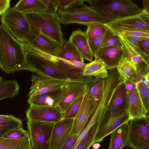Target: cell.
Listing matches in <instances>:
<instances>
[{"label":"cell","mask_w":149,"mask_h":149,"mask_svg":"<svg viewBox=\"0 0 149 149\" xmlns=\"http://www.w3.org/2000/svg\"><path fill=\"white\" fill-rule=\"evenodd\" d=\"M0 67L7 73H13L26 68L22 44L2 24L0 26Z\"/></svg>","instance_id":"1"},{"label":"cell","mask_w":149,"mask_h":149,"mask_svg":"<svg viewBox=\"0 0 149 149\" xmlns=\"http://www.w3.org/2000/svg\"><path fill=\"white\" fill-rule=\"evenodd\" d=\"M31 29L40 31L61 45L66 41L58 13L47 12L24 13Z\"/></svg>","instance_id":"2"},{"label":"cell","mask_w":149,"mask_h":149,"mask_svg":"<svg viewBox=\"0 0 149 149\" xmlns=\"http://www.w3.org/2000/svg\"><path fill=\"white\" fill-rule=\"evenodd\" d=\"M87 1L92 8L111 20L136 15L143 11L131 0H87Z\"/></svg>","instance_id":"3"},{"label":"cell","mask_w":149,"mask_h":149,"mask_svg":"<svg viewBox=\"0 0 149 149\" xmlns=\"http://www.w3.org/2000/svg\"><path fill=\"white\" fill-rule=\"evenodd\" d=\"M58 13L61 23L66 25L78 23L87 26L97 23L105 24L111 20L91 6L84 3L72 9L58 10Z\"/></svg>","instance_id":"4"},{"label":"cell","mask_w":149,"mask_h":149,"mask_svg":"<svg viewBox=\"0 0 149 149\" xmlns=\"http://www.w3.org/2000/svg\"><path fill=\"white\" fill-rule=\"evenodd\" d=\"M1 21L18 42L22 44L27 43L31 29L24 13L15 7L10 8L1 16Z\"/></svg>","instance_id":"5"},{"label":"cell","mask_w":149,"mask_h":149,"mask_svg":"<svg viewBox=\"0 0 149 149\" xmlns=\"http://www.w3.org/2000/svg\"><path fill=\"white\" fill-rule=\"evenodd\" d=\"M105 24L116 34L125 31L149 33V11L143 10L139 14L111 19Z\"/></svg>","instance_id":"6"},{"label":"cell","mask_w":149,"mask_h":149,"mask_svg":"<svg viewBox=\"0 0 149 149\" xmlns=\"http://www.w3.org/2000/svg\"><path fill=\"white\" fill-rule=\"evenodd\" d=\"M128 145L133 149H149V121L146 117L131 119Z\"/></svg>","instance_id":"7"},{"label":"cell","mask_w":149,"mask_h":149,"mask_svg":"<svg viewBox=\"0 0 149 149\" xmlns=\"http://www.w3.org/2000/svg\"><path fill=\"white\" fill-rule=\"evenodd\" d=\"M54 124L28 120L27 127L33 149H50Z\"/></svg>","instance_id":"8"},{"label":"cell","mask_w":149,"mask_h":149,"mask_svg":"<svg viewBox=\"0 0 149 149\" xmlns=\"http://www.w3.org/2000/svg\"><path fill=\"white\" fill-rule=\"evenodd\" d=\"M130 120L127 110L116 113H109L106 110L98 123L92 145L102 141L105 137Z\"/></svg>","instance_id":"9"},{"label":"cell","mask_w":149,"mask_h":149,"mask_svg":"<svg viewBox=\"0 0 149 149\" xmlns=\"http://www.w3.org/2000/svg\"><path fill=\"white\" fill-rule=\"evenodd\" d=\"M98 103L85 93L80 109L74 119L70 136L75 134L80 135L89 121Z\"/></svg>","instance_id":"10"},{"label":"cell","mask_w":149,"mask_h":149,"mask_svg":"<svg viewBox=\"0 0 149 149\" xmlns=\"http://www.w3.org/2000/svg\"><path fill=\"white\" fill-rule=\"evenodd\" d=\"M65 112L58 105L52 107L30 106L26 112L28 120L55 123L63 119Z\"/></svg>","instance_id":"11"},{"label":"cell","mask_w":149,"mask_h":149,"mask_svg":"<svg viewBox=\"0 0 149 149\" xmlns=\"http://www.w3.org/2000/svg\"><path fill=\"white\" fill-rule=\"evenodd\" d=\"M31 85L28 95L29 97L62 88L66 81L36 74L31 77Z\"/></svg>","instance_id":"12"},{"label":"cell","mask_w":149,"mask_h":149,"mask_svg":"<svg viewBox=\"0 0 149 149\" xmlns=\"http://www.w3.org/2000/svg\"><path fill=\"white\" fill-rule=\"evenodd\" d=\"M87 88L85 82L66 81L63 88V93L58 106L65 112L73 102L85 95Z\"/></svg>","instance_id":"13"},{"label":"cell","mask_w":149,"mask_h":149,"mask_svg":"<svg viewBox=\"0 0 149 149\" xmlns=\"http://www.w3.org/2000/svg\"><path fill=\"white\" fill-rule=\"evenodd\" d=\"M27 44L46 54L55 56L61 45L40 31L31 29Z\"/></svg>","instance_id":"14"},{"label":"cell","mask_w":149,"mask_h":149,"mask_svg":"<svg viewBox=\"0 0 149 149\" xmlns=\"http://www.w3.org/2000/svg\"><path fill=\"white\" fill-rule=\"evenodd\" d=\"M73 119H63L54 124L50 141V149H61L70 136Z\"/></svg>","instance_id":"15"},{"label":"cell","mask_w":149,"mask_h":149,"mask_svg":"<svg viewBox=\"0 0 149 149\" xmlns=\"http://www.w3.org/2000/svg\"><path fill=\"white\" fill-rule=\"evenodd\" d=\"M94 56L95 59L102 61L108 70L116 68L125 57L122 46L102 47Z\"/></svg>","instance_id":"16"},{"label":"cell","mask_w":149,"mask_h":149,"mask_svg":"<svg viewBox=\"0 0 149 149\" xmlns=\"http://www.w3.org/2000/svg\"><path fill=\"white\" fill-rule=\"evenodd\" d=\"M127 93L125 82L117 86L111 97L106 111L112 113H119L127 110Z\"/></svg>","instance_id":"17"},{"label":"cell","mask_w":149,"mask_h":149,"mask_svg":"<svg viewBox=\"0 0 149 149\" xmlns=\"http://www.w3.org/2000/svg\"><path fill=\"white\" fill-rule=\"evenodd\" d=\"M63 91V88L40 95L29 97L28 102L30 106L52 107L58 105Z\"/></svg>","instance_id":"18"},{"label":"cell","mask_w":149,"mask_h":149,"mask_svg":"<svg viewBox=\"0 0 149 149\" xmlns=\"http://www.w3.org/2000/svg\"><path fill=\"white\" fill-rule=\"evenodd\" d=\"M127 111L130 119L146 117L148 112L143 104L137 87L127 92Z\"/></svg>","instance_id":"19"},{"label":"cell","mask_w":149,"mask_h":149,"mask_svg":"<svg viewBox=\"0 0 149 149\" xmlns=\"http://www.w3.org/2000/svg\"><path fill=\"white\" fill-rule=\"evenodd\" d=\"M77 47L84 59L92 62L94 57L85 32L78 29L72 32L69 40Z\"/></svg>","instance_id":"20"},{"label":"cell","mask_w":149,"mask_h":149,"mask_svg":"<svg viewBox=\"0 0 149 149\" xmlns=\"http://www.w3.org/2000/svg\"><path fill=\"white\" fill-rule=\"evenodd\" d=\"M129 123L121 125L111 134L108 149H122L128 145Z\"/></svg>","instance_id":"21"},{"label":"cell","mask_w":149,"mask_h":149,"mask_svg":"<svg viewBox=\"0 0 149 149\" xmlns=\"http://www.w3.org/2000/svg\"><path fill=\"white\" fill-rule=\"evenodd\" d=\"M116 68L121 81L129 80L137 83L140 81L135 68L126 57Z\"/></svg>","instance_id":"22"},{"label":"cell","mask_w":149,"mask_h":149,"mask_svg":"<svg viewBox=\"0 0 149 149\" xmlns=\"http://www.w3.org/2000/svg\"><path fill=\"white\" fill-rule=\"evenodd\" d=\"M108 72L106 65L102 61L95 59L87 63L84 69L83 75L84 76L105 79L108 77Z\"/></svg>","instance_id":"23"},{"label":"cell","mask_w":149,"mask_h":149,"mask_svg":"<svg viewBox=\"0 0 149 149\" xmlns=\"http://www.w3.org/2000/svg\"><path fill=\"white\" fill-rule=\"evenodd\" d=\"M55 56L67 61L77 60L84 63V59L79 51L69 40L61 45Z\"/></svg>","instance_id":"24"},{"label":"cell","mask_w":149,"mask_h":149,"mask_svg":"<svg viewBox=\"0 0 149 149\" xmlns=\"http://www.w3.org/2000/svg\"><path fill=\"white\" fill-rule=\"evenodd\" d=\"M104 79L93 77L86 83L87 88L86 93L98 104L103 95Z\"/></svg>","instance_id":"25"},{"label":"cell","mask_w":149,"mask_h":149,"mask_svg":"<svg viewBox=\"0 0 149 149\" xmlns=\"http://www.w3.org/2000/svg\"><path fill=\"white\" fill-rule=\"evenodd\" d=\"M15 7L24 13L45 12L47 10L41 0H21Z\"/></svg>","instance_id":"26"},{"label":"cell","mask_w":149,"mask_h":149,"mask_svg":"<svg viewBox=\"0 0 149 149\" xmlns=\"http://www.w3.org/2000/svg\"><path fill=\"white\" fill-rule=\"evenodd\" d=\"M19 85L16 80H3L0 78V100L11 98L18 95Z\"/></svg>","instance_id":"27"},{"label":"cell","mask_w":149,"mask_h":149,"mask_svg":"<svg viewBox=\"0 0 149 149\" xmlns=\"http://www.w3.org/2000/svg\"><path fill=\"white\" fill-rule=\"evenodd\" d=\"M22 120L10 115H0V137L9 131L22 127Z\"/></svg>","instance_id":"28"},{"label":"cell","mask_w":149,"mask_h":149,"mask_svg":"<svg viewBox=\"0 0 149 149\" xmlns=\"http://www.w3.org/2000/svg\"><path fill=\"white\" fill-rule=\"evenodd\" d=\"M0 149H33L29 136L17 139L0 138Z\"/></svg>","instance_id":"29"},{"label":"cell","mask_w":149,"mask_h":149,"mask_svg":"<svg viewBox=\"0 0 149 149\" xmlns=\"http://www.w3.org/2000/svg\"><path fill=\"white\" fill-rule=\"evenodd\" d=\"M86 26L87 29L85 33L89 42L93 41L109 29L105 24L101 23H92Z\"/></svg>","instance_id":"30"},{"label":"cell","mask_w":149,"mask_h":149,"mask_svg":"<svg viewBox=\"0 0 149 149\" xmlns=\"http://www.w3.org/2000/svg\"><path fill=\"white\" fill-rule=\"evenodd\" d=\"M136 87L143 104L146 111H149V84L144 78L136 83Z\"/></svg>","instance_id":"31"},{"label":"cell","mask_w":149,"mask_h":149,"mask_svg":"<svg viewBox=\"0 0 149 149\" xmlns=\"http://www.w3.org/2000/svg\"><path fill=\"white\" fill-rule=\"evenodd\" d=\"M98 123H96L91 127L86 136L81 141L74 149H88L92 145Z\"/></svg>","instance_id":"32"},{"label":"cell","mask_w":149,"mask_h":149,"mask_svg":"<svg viewBox=\"0 0 149 149\" xmlns=\"http://www.w3.org/2000/svg\"><path fill=\"white\" fill-rule=\"evenodd\" d=\"M113 33L109 29L104 34L93 41L89 42L92 54L94 56L96 53L101 48L103 45Z\"/></svg>","instance_id":"33"},{"label":"cell","mask_w":149,"mask_h":149,"mask_svg":"<svg viewBox=\"0 0 149 149\" xmlns=\"http://www.w3.org/2000/svg\"><path fill=\"white\" fill-rule=\"evenodd\" d=\"M84 95L79 98L70 106L65 112L63 119H74L81 107Z\"/></svg>","instance_id":"34"},{"label":"cell","mask_w":149,"mask_h":149,"mask_svg":"<svg viewBox=\"0 0 149 149\" xmlns=\"http://www.w3.org/2000/svg\"><path fill=\"white\" fill-rule=\"evenodd\" d=\"M29 136V132L22 127L7 132L0 138L9 139H17L25 138Z\"/></svg>","instance_id":"35"},{"label":"cell","mask_w":149,"mask_h":149,"mask_svg":"<svg viewBox=\"0 0 149 149\" xmlns=\"http://www.w3.org/2000/svg\"><path fill=\"white\" fill-rule=\"evenodd\" d=\"M87 0H58V10H67L81 6Z\"/></svg>","instance_id":"36"},{"label":"cell","mask_w":149,"mask_h":149,"mask_svg":"<svg viewBox=\"0 0 149 149\" xmlns=\"http://www.w3.org/2000/svg\"><path fill=\"white\" fill-rule=\"evenodd\" d=\"M47 7L46 12L53 14H58V0H41Z\"/></svg>","instance_id":"37"},{"label":"cell","mask_w":149,"mask_h":149,"mask_svg":"<svg viewBox=\"0 0 149 149\" xmlns=\"http://www.w3.org/2000/svg\"><path fill=\"white\" fill-rule=\"evenodd\" d=\"M114 46H122V43L118 36L113 33L107 40L102 47Z\"/></svg>","instance_id":"38"},{"label":"cell","mask_w":149,"mask_h":149,"mask_svg":"<svg viewBox=\"0 0 149 149\" xmlns=\"http://www.w3.org/2000/svg\"><path fill=\"white\" fill-rule=\"evenodd\" d=\"M139 49L149 60V39L143 40L139 42Z\"/></svg>","instance_id":"39"},{"label":"cell","mask_w":149,"mask_h":149,"mask_svg":"<svg viewBox=\"0 0 149 149\" xmlns=\"http://www.w3.org/2000/svg\"><path fill=\"white\" fill-rule=\"evenodd\" d=\"M79 136L80 135L78 134H75L70 136L61 149H71Z\"/></svg>","instance_id":"40"},{"label":"cell","mask_w":149,"mask_h":149,"mask_svg":"<svg viewBox=\"0 0 149 149\" xmlns=\"http://www.w3.org/2000/svg\"><path fill=\"white\" fill-rule=\"evenodd\" d=\"M10 0H0V15L1 16L9 9Z\"/></svg>","instance_id":"41"},{"label":"cell","mask_w":149,"mask_h":149,"mask_svg":"<svg viewBox=\"0 0 149 149\" xmlns=\"http://www.w3.org/2000/svg\"><path fill=\"white\" fill-rule=\"evenodd\" d=\"M119 33H121L125 35H131L144 38H149V33L146 32L125 31Z\"/></svg>","instance_id":"42"},{"label":"cell","mask_w":149,"mask_h":149,"mask_svg":"<svg viewBox=\"0 0 149 149\" xmlns=\"http://www.w3.org/2000/svg\"><path fill=\"white\" fill-rule=\"evenodd\" d=\"M125 87L127 91H130L133 88L136 86V83L131 80H127L125 81Z\"/></svg>","instance_id":"43"},{"label":"cell","mask_w":149,"mask_h":149,"mask_svg":"<svg viewBox=\"0 0 149 149\" xmlns=\"http://www.w3.org/2000/svg\"><path fill=\"white\" fill-rule=\"evenodd\" d=\"M143 6V10L149 11V0H143L142 1Z\"/></svg>","instance_id":"44"},{"label":"cell","mask_w":149,"mask_h":149,"mask_svg":"<svg viewBox=\"0 0 149 149\" xmlns=\"http://www.w3.org/2000/svg\"><path fill=\"white\" fill-rule=\"evenodd\" d=\"M145 79H146V80H147V82L149 84V71L148 72V74L147 76V77H146V78H145Z\"/></svg>","instance_id":"45"},{"label":"cell","mask_w":149,"mask_h":149,"mask_svg":"<svg viewBox=\"0 0 149 149\" xmlns=\"http://www.w3.org/2000/svg\"><path fill=\"white\" fill-rule=\"evenodd\" d=\"M146 117L149 121V111L147 113Z\"/></svg>","instance_id":"46"},{"label":"cell","mask_w":149,"mask_h":149,"mask_svg":"<svg viewBox=\"0 0 149 149\" xmlns=\"http://www.w3.org/2000/svg\"><path fill=\"white\" fill-rule=\"evenodd\" d=\"M148 61L149 63V60H148Z\"/></svg>","instance_id":"47"}]
</instances>
